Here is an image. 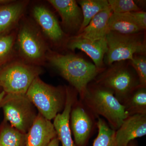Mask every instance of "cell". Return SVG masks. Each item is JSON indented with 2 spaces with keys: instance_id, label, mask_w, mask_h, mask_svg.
Returning <instances> with one entry per match:
<instances>
[{
  "instance_id": "obj_1",
  "label": "cell",
  "mask_w": 146,
  "mask_h": 146,
  "mask_svg": "<svg viewBox=\"0 0 146 146\" xmlns=\"http://www.w3.org/2000/svg\"><path fill=\"white\" fill-rule=\"evenodd\" d=\"M46 59L75 89L81 100L87 92L89 84L102 72L94 64L76 55L62 54L48 51Z\"/></svg>"
},
{
  "instance_id": "obj_2",
  "label": "cell",
  "mask_w": 146,
  "mask_h": 146,
  "mask_svg": "<svg viewBox=\"0 0 146 146\" xmlns=\"http://www.w3.org/2000/svg\"><path fill=\"white\" fill-rule=\"evenodd\" d=\"M81 100L95 117H104L115 131L129 116L125 106L112 91L95 82L89 84Z\"/></svg>"
},
{
  "instance_id": "obj_3",
  "label": "cell",
  "mask_w": 146,
  "mask_h": 146,
  "mask_svg": "<svg viewBox=\"0 0 146 146\" xmlns=\"http://www.w3.org/2000/svg\"><path fill=\"white\" fill-rule=\"evenodd\" d=\"M112 63L95 79V83L110 90L122 104L140 87L138 76L128 60Z\"/></svg>"
},
{
  "instance_id": "obj_4",
  "label": "cell",
  "mask_w": 146,
  "mask_h": 146,
  "mask_svg": "<svg viewBox=\"0 0 146 146\" xmlns=\"http://www.w3.org/2000/svg\"><path fill=\"white\" fill-rule=\"evenodd\" d=\"M26 95L38 113L50 121L53 120L65 107V88L48 84L39 77L33 82Z\"/></svg>"
},
{
  "instance_id": "obj_5",
  "label": "cell",
  "mask_w": 146,
  "mask_h": 146,
  "mask_svg": "<svg viewBox=\"0 0 146 146\" xmlns=\"http://www.w3.org/2000/svg\"><path fill=\"white\" fill-rule=\"evenodd\" d=\"M106 41L108 50L104 61L108 66L115 62L131 60L135 55H145L144 32L124 35L109 31L106 35Z\"/></svg>"
},
{
  "instance_id": "obj_6",
  "label": "cell",
  "mask_w": 146,
  "mask_h": 146,
  "mask_svg": "<svg viewBox=\"0 0 146 146\" xmlns=\"http://www.w3.org/2000/svg\"><path fill=\"white\" fill-rule=\"evenodd\" d=\"M42 72L38 65L13 61L0 69V87L6 94H26Z\"/></svg>"
},
{
  "instance_id": "obj_7",
  "label": "cell",
  "mask_w": 146,
  "mask_h": 146,
  "mask_svg": "<svg viewBox=\"0 0 146 146\" xmlns=\"http://www.w3.org/2000/svg\"><path fill=\"white\" fill-rule=\"evenodd\" d=\"M4 120L22 133L26 134L38 113L26 94H6L0 104Z\"/></svg>"
},
{
  "instance_id": "obj_8",
  "label": "cell",
  "mask_w": 146,
  "mask_h": 146,
  "mask_svg": "<svg viewBox=\"0 0 146 146\" xmlns=\"http://www.w3.org/2000/svg\"><path fill=\"white\" fill-rule=\"evenodd\" d=\"M17 41L19 52L25 62L38 65L46 59V45L40 32L31 24L22 25Z\"/></svg>"
},
{
  "instance_id": "obj_9",
  "label": "cell",
  "mask_w": 146,
  "mask_h": 146,
  "mask_svg": "<svg viewBox=\"0 0 146 146\" xmlns=\"http://www.w3.org/2000/svg\"><path fill=\"white\" fill-rule=\"evenodd\" d=\"M95 117L81 100L76 101L70 115V126L76 146H87L96 125Z\"/></svg>"
},
{
  "instance_id": "obj_10",
  "label": "cell",
  "mask_w": 146,
  "mask_h": 146,
  "mask_svg": "<svg viewBox=\"0 0 146 146\" xmlns=\"http://www.w3.org/2000/svg\"><path fill=\"white\" fill-rule=\"evenodd\" d=\"M66 101L65 107L61 113L54 119L53 124L57 137L62 146H76L72 137L70 126V115L73 104L77 100L78 93L70 87H65Z\"/></svg>"
},
{
  "instance_id": "obj_11",
  "label": "cell",
  "mask_w": 146,
  "mask_h": 146,
  "mask_svg": "<svg viewBox=\"0 0 146 146\" xmlns=\"http://www.w3.org/2000/svg\"><path fill=\"white\" fill-rule=\"evenodd\" d=\"M66 45L69 49H78L85 52L100 70L105 68L104 60L108 50L106 38L94 41L76 35L68 39Z\"/></svg>"
},
{
  "instance_id": "obj_12",
  "label": "cell",
  "mask_w": 146,
  "mask_h": 146,
  "mask_svg": "<svg viewBox=\"0 0 146 146\" xmlns=\"http://www.w3.org/2000/svg\"><path fill=\"white\" fill-rule=\"evenodd\" d=\"M33 15L47 38L53 44L60 45L67 42L66 34L53 13L43 5H36L33 9Z\"/></svg>"
},
{
  "instance_id": "obj_13",
  "label": "cell",
  "mask_w": 146,
  "mask_h": 146,
  "mask_svg": "<svg viewBox=\"0 0 146 146\" xmlns=\"http://www.w3.org/2000/svg\"><path fill=\"white\" fill-rule=\"evenodd\" d=\"M48 2L60 15L62 25L67 30L76 32L80 30L83 15L80 7L74 0H49Z\"/></svg>"
},
{
  "instance_id": "obj_14",
  "label": "cell",
  "mask_w": 146,
  "mask_h": 146,
  "mask_svg": "<svg viewBox=\"0 0 146 146\" xmlns=\"http://www.w3.org/2000/svg\"><path fill=\"white\" fill-rule=\"evenodd\" d=\"M146 135V114L128 116L115 131L117 146H127L131 141Z\"/></svg>"
},
{
  "instance_id": "obj_15",
  "label": "cell",
  "mask_w": 146,
  "mask_h": 146,
  "mask_svg": "<svg viewBox=\"0 0 146 146\" xmlns=\"http://www.w3.org/2000/svg\"><path fill=\"white\" fill-rule=\"evenodd\" d=\"M57 137L53 123L38 113L34 122L26 134L25 146H48Z\"/></svg>"
},
{
  "instance_id": "obj_16",
  "label": "cell",
  "mask_w": 146,
  "mask_h": 146,
  "mask_svg": "<svg viewBox=\"0 0 146 146\" xmlns=\"http://www.w3.org/2000/svg\"><path fill=\"white\" fill-rule=\"evenodd\" d=\"M112 13L110 7L101 11L91 20L88 25L79 34L76 35L94 41L106 39L109 32L108 21Z\"/></svg>"
},
{
  "instance_id": "obj_17",
  "label": "cell",
  "mask_w": 146,
  "mask_h": 146,
  "mask_svg": "<svg viewBox=\"0 0 146 146\" xmlns=\"http://www.w3.org/2000/svg\"><path fill=\"white\" fill-rule=\"evenodd\" d=\"M109 31L131 35L144 32L145 30L131 17L129 13H112L108 21Z\"/></svg>"
},
{
  "instance_id": "obj_18",
  "label": "cell",
  "mask_w": 146,
  "mask_h": 146,
  "mask_svg": "<svg viewBox=\"0 0 146 146\" xmlns=\"http://www.w3.org/2000/svg\"><path fill=\"white\" fill-rule=\"evenodd\" d=\"M14 1L0 6V34L14 26L23 13L26 3Z\"/></svg>"
},
{
  "instance_id": "obj_19",
  "label": "cell",
  "mask_w": 146,
  "mask_h": 146,
  "mask_svg": "<svg viewBox=\"0 0 146 146\" xmlns=\"http://www.w3.org/2000/svg\"><path fill=\"white\" fill-rule=\"evenodd\" d=\"M77 3L80 5L83 20L80 30L77 35L79 34L88 25L97 14L109 7L108 1L106 0H80Z\"/></svg>"
},
{
  "instance_id": "obj_20",
  "label": "cell",
  "mask_w": 146,
  "mask_h": 146,
  "mask_svg": "<svg viewBox=\"0 0 146 146\" xmlns=\"http://www.w3.org/2000/svg\"><path fill=\"white\" fill-rule=\"evenodd\" d=\"M129 116L146 114V88L139 87L122 104Z\"/></svg>"
},
{
  "instance_id": "obj_21",
  "label": "cell",
  "mask_w": 146,
  "mask_h": 146,
  "mask_svg": "<svg viewBox=\"0 0 146 146\" xmlns=\"http://www.w3.org/2000/svg\"><path fill=\"white\" fill-rule=\"evenodd\" d=\"M26 134L3 121L0 125V146H25Z\"/></svg>"
},
{
  "instance_id": "obj_22",
  "label": "cell",
  "mask_w": 146,
  "mask_h": 146,
  "mask_svg": "<svg viewBox=\"0 0 146 146\" xmlns=\"http://www.w3.org/2000/svg\"><path fill=\"white\" fill-rule=\"evenodd\" d=\"M97 117L98 134L92 146H117L115 141V130L110 126L104 119Z\"/></svg>"
},
{
  "instance_id": "obj_23",
  "label": "cell",
  "mask_w": 146,
  "mask_h": 146,
  "mask_svg": "<svg viewBox=\"0 0 146 146\" xmlns=\"http://www.w3.org/2000/svg\"><path fill=\"white\" fill-rule=\"evenodd\" d=\"M138 76L140 87L146 88V58L145 55L136 54L129 60Z\"/></svg>"
},
{
  "instance_id": "obj_24",
  "label": "cell",
  "mask_w": 146,
  "mask_h": 146,
  "mask_svg": "<svg viewBox=\"0 0 146 146\" xmlns=\"http://www.w3.org/2000/svg\"><path fill=\"white\" fill-rule=\"evenodd\" d=\"M109 7L112 13H123L140 11L142 9L132 0H109Z\"/></svg>"
},
{
  "instance_id": "obj_25",
  "label": "cell",
  "mask_w": 146,
  "mask_h": 146,
  "mask_svg": "<svg viewBox=\"0 0 146 146\" xmlns=\"http://www.w3.org/2000/svg\"><path fill=\"white\" fill-rule=\"evenodd\" d=\"M16 39L14 34L0 36V66L12 54Z\"/></svg>"
},
{
  "instance_id": "obj_26",
  "label": "cell",
  "mask_w": 146,
  "mask_h": 146,
  "mask_svg": "<svg viewBox=\"0 0 146 146\" xmlns=\"http://www.w3.org/2000/svg\"><path fill=\"white\" fill-rule=\"evenodd\" d=\"M129 14L144 30L146 28V12L143 11L129 12Z\"/></svg>"
},
{
  "instance_id": "obj_27",
  "label": "cell",
  "mask_w": 146,
  "mask_h": 146,
  "mask_svg": "<svg viewBox=\"0 0 146 146\" xmlns=\"http://www.w3.org/2000/svg\"><path fill=\"white\" fill-rule=\"evenodd\" d=\"M59 143L60 141L56 137L52 140L48 146H59Z\"/></svg>"
},
{
  "instance_id": "obj_28",
  "label": "cell",
  "mask_w": 146,
  "mask_h": 146,
  "mask_svg": "<svg viewBox=\"0 0 146 146\" xmlns=\"http://www.w3.org/2000/svg\"><path fill=\"white\" fill-rule=\"evenodd\" d=\"M14 1H13L11 0H0V6L5 5L8 4L10 3L13 2Z\"/></svg>"
},
{
  "instance_id": "obj_29",
  "label": "cell",
  "mask_w": 146,
  "mask_h": 146,
  "mask_svg": "<svg viewBox=\"0 0 146 146\" xmlns=\"http://www.w3.org/2000/svg\"><path fill=\"white\" fill-rule=\"evenodd\" d=\"M5 95V93L3 91H1L0 92V104Z\"/></svg>"
},
{
  "instance_id": "obj_30",
  "label": "cell",
  "mask_w": 146,
  "mask_h": 146,
  "mask_svg": "<svg viewBox=\"0 0 146 146\" xmlns=\"http://www.w3.org/2000/svg\"><path fill=\"white\" fill-rule=\"evenodd\" d=\"M127 146H137V143L134 141V140H133L129 142Z\"/></svg>"
},
{
  "instance_id": "obj_31",
  "label": "cell",
  "mask_w": 146,
  "mask_h": 146,
  "mask_svg": "<svg viewBox=\"0 0 146 146\" xmlns=\"http://www.w3.org/2000/svg\"></svg>"
}]
</instances>
